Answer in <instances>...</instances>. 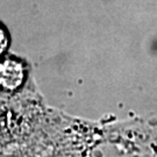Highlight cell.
I'll return each instance as SVG.
<instances>
[{
	"mask_svg": "<svg viewBox=\"0 0 157 157\" xmlns=\"http://www.w3.org/2000/svg\"><path fill=\"white\" fill-rule=\"evenodd\" d=\"M7 45V37H6L5 33L0 29V54L4 51V49L6 48Z\"/></svg>",
	"mask_w": 157,
	"mask_h": 157,
	"instance_id": "2",
	"label": "cell"
},
{
	"mask_svg": "<svg viewBox=\"0 0 157 157\" xmlns=\"http://www.w3.org/2000/svg\"><path fill=\"white\" fill-rule=\"evenodd\" d=\"M23 70L14 61L2 63L0 65V84L7 89H15L22 83Z\"/></svg>",
	"mask_w": 157,
	"mask_h": 157,
	"instance_id": "1",
	"label": "cell"
}]
</instances>
